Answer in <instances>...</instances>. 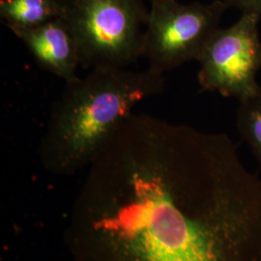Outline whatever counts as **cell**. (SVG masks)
<instances>
[{
	"instance_id": "277c9868",
	"label": "cell",
	"mask_w": 261,
	"mask_h": 261,
	"mask_svg": "<svg viewBox=\"0 0 261 261\" xmlns=\"http://www.w3.org/2000/svg\"><path fill=\"white\" fill-rule=\"evenodd\" d=\"M150 3L141 57L147 60L148 69L164 75L187 62L199 61L229 8L223 0L189 4L150 0Z\"/></svg>"
},
{
	"instance_id": "30bf717a",
	"label": "cell",
	"mask_w": 261,
	"mask_h": 261,
	"mask_svg": "<svg viewBox=\"0 0 261 261\" xmlns=\"http://www.w3.org/2000/svg\"><path fill=\"white\" fill-rule=\"evenodd\" d=\"M57 1L61 2L62 4H66V3H68V2H69V1H71V0H57Z\"/></svg>"
},
{
	"instance_id": "ba28073f",
	"label": "cell",
	"mask_w": 261,
	"mask_h": 261,
	"mask_svg": "<svg viewBox=\"0 0 261 261\" xmlns=\"http://www.w3.org/2000/svg\"><path fill=\"white\" fill-rule=\"evenodd\" d=\"M236 130L261 165V86L254 95L239 102Z\"/></svg>"
},
{
	"instance_id": "8992f818",
	"label": "cell",
	"mask_w": 261,
	"mask_h": 261,
	"mask_svg": "<svg viewBox=\"0 0 261 261\" xmlns=\"http://www.w3.org/2000/svg\"><path fill=\"white\" fill-rule=\"evenodd\" d=\"M48 73L70 83L79 77L80 49L75 37L62 18L32 28L10 29Z\"/></svg>"
},
{
	"instance_id": "7a4b0ae2",
	"label": "cell",
	"mask_w": 261,
	"mask_h": 261,
	"mask_svg": "<svg viewBox=\"0 0 261 261\" xmlns=\"http://www.w3.org/2000/svg\"><path fill=\"white\" fill-rule=\"evenodd\" d=\"M164 89L165 75L148 68L97 67L66 83L49 113L43 158L58 171L93 161L136 106Z\"/></svg>"
},
{
	"instance_id": "6da1fadb",
	"label": "cell",
	"mask_w": 261,
	"mask_h": 261,
	"mask_svg": "<svg viewBox=\"0 0 261 261\" xmlns=\"http://www.w3.org/2000/svg\"><path fill=\"white\" fill-rule=\"evenodd\" d=\"M123 170L152 205V261H261V178L231 139L173 136Z\"/></svg>"
},
{
	"instance_id": "3957f363",
	"label": "cell",
	"mask_w": 261,
	"mask_h": 261,
	"mask_svg": "<svg viewBox=\"0 0 261 261\" xmlns=\"http://www.w3.org/2000/svg\"><path fill=\"white\" fill-rule=\"evenodd\" d=\"M77 43L81 66L128 68L142 56L148 10L142 0H71L61 17Z\"/></svg>"
},
{
	"instance_id": "9c48e42d",
	"label": "cell",
	"mask_w": 261,
	"mask_h": 261,
	"mask_svg": "<svg viewBox=\"0 0 261 261\" xmlns=\"http://www.w3.org/2000/svg\"><path fill=\"white\" fill-rule=\"evenodd\" d=\"M228 7L239 10L241 14H254L261 18V0H223Z\"/></svg>"
},
{
	"instance_id": "52a82bcc",
	"label": "cell",
	"mask_w": 261,
	"mask_h": 261,
	"mask_svg": "<svg viewBox=\"0 0 261 261\" xmlns=\"http://www.w3.org/2000/svg\"><path fill=\"white\" fill-rule=\"evenodd\" d=\"M64 4L57 0H1L0 17L9 28H32L59 19Z\"/></svg>"
},
{
	"instance_id": "5b68a950",
	"label": "cell",
	"mask_w": 261,
	"mask_h": 261,
	"mask_svg": "<svg viewBox=\"0 0 261 261\" xmlns=\"http://www.w3.org/2000/svg\"><path fill=\"white\" fill-rule=\"evenodd\" d=\"M260 17L241 14L227 28H220L199 59L197 74L202 91L218 92L239 102L256 93L260 85Z\"/></svg>"
}]
</instances>
